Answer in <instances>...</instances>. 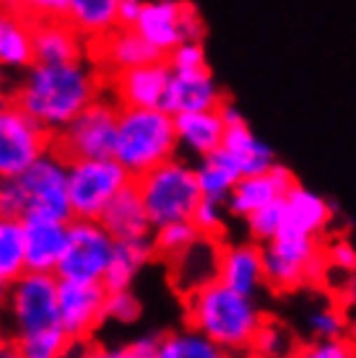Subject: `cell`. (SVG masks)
<instances>
[{
	"mask_svg": "<svg viewBox=\"0 0 356 358\" xmlns=\"http://www.w3.org/2000/svg\"><path fill=\"white\" fill-rule=\"evenodd\" d=\"M174 130H177L179 151L203 159L221 148L226 122L221 117V109H200V112L174 115Z\"/></svg>",
	"mask_w": 356,
	"mask_h": 358,
	"instance_id": "cell-22",
	"label": "cell"
},
{
	"mask_svg": "<svg viewBox=\"0 0 356 358\" xmlns=\"http://www.w3.org/2000/svg\"><path fill=\"white\" fill-rule=\"evenodd\" d=\"M336 208L328 197H322L315 189H307L302 185L286 192L284 197V229L281 231L307 234V236H320L333 221Z\"/></svg>",
	"mask_w": 356,
	"mask_h": 358,
	"instance_id": "cell-24",
	"label": "cell"
},
{
	"mask_svg": "<svg viewBox=\"0 0 356 358\" xmlns=\"http://www.w3.org/2000/svg\"><path fill=\"white\" fill-rule=\"evenodd\" d=\"M68 224L71 221H65V218L42 213H29L24 218L27 270L57 275V265H60L65 244H68Z\"/></svg>",
	"mask_w": 356,
	"mask_h": 358,
	"instance_id": "cell-16",
	"label": "cell"
},
{
	"mask_svg": "<svg viewBox=\"0 0 356 358\" xmlns=\"http://www.w3.org/2000/svg\"><path fill=\"white\" fill-rule=\"evenodd\" d=\"M322 252H325V268H328V273L325 275H330V273H336V275H346V273H354L356 270V247L348 239H330L325 247H322Z\"/></svg>",
	"mask_w": 356,
	"mask_h": 358,
	"instance_id": "cell-40",
	"label": "cell"
},
{
	"mask_svg": "<svg viewBox=\"0 0 356 358\" xmlns=\"http://www.w3.org/2000/svg\"><path fill=\"white\" fill-rule=\"evenodd\" d=\"M29 215L27 189L18 177L0 179V218H18L24 221Z\"/></svg>",
	"mask_w": 356,
	"mask_h": 358,
	"instance_id": "cell-39",
	"label": "cell"
},
{
	"mask_svg": "<svg viewBox=\"0 0 356 358\" xmlns=\"http://www.w3.org/2000/svg\"><path fill=\"white\" fill-rule=\"evenodd\" d=\"M294 185H299L294 171L276 162L268 171H263V174H247V177H242L234 185L232 192H229V197H226V208H229L232 215L245 221L247 215H252L260 208L271 206L276 200H284L286 192L294 187Z\"/></svg>",
	"mask_w": 356,
	"mask_h": 358,
	"instance_id": "cell-15",
	"label": "cell"
},
{
	"mask_svg": "<svg viewBox=\"0 0 356 358\" xmlns=\"http://www.w3.org/2000/svg\"><path fill=\"white\" fill-rule=\"evenodd\" d=\"M143 3H146V0H120V6H117L120 27H133L135 21H138V16H141Z\"/></svg>",
	"mask_w": 356,
	"mask_h": 358,
	"instance_id": "cell-46",
	"label": "cell"
},
{
	"mask_svg": "<svg viewBox=\"0 0 356 358\" xmlns=\"http://www.w3.org/2000/svg\"><path fill=\"white\" fill-rule=\"evenodd\" d=\"M221 148L229 153L234 159V164L240 166L242 177H247V174H263V171H268L276 164L273 148H271L266 141H260L258 135L249 130L247 122L226 127Z\"/></svg>",
	"mask_w": 356,
	"mask_h": 358,
	"instance_id": "cell-27",
	"label": "cell"
},
{
	"mask_svg": "<svg viewBox=\"0 0 356 358\" xmlns=\"http://www.w3.org/2000/svg\"><path fill=\"white\" fill-rule=\"evenodd\" d=\"M99 221L107 226V231L115 236L117 242L143 239V236L153 234V224L149 218V210H146V203H143L135 179L109 200V206L104 208V213L99 215Z\"/></svg>",
	"mask_w": 356,
	"mask_h": 358,
	"instance_id": "cell-21",
	"label": "cell"
},
{
	"mask_svg": "<svg viewBox=\"0 0 356 358\" xmlns=\"http://www.w3.org/2000/svg\"><path fill=\"white\" fill-rule=\"evenodd\" d=\"M57 286L60 278L55 273H34V270H27L21 278L8 283V304L3 317L8 324L11 341L60 324Z\"/></svg>",
	"mask_w": 356,
	"mask_h": 358,
	"instance_id": "cell-6",
	"label": "cell"
},
{
	"mask_svg": "<svg viewBox=\"0 0 356 358\" xmlns=\"http://www.w3.org/2000/svg\"><path fill=\"white\" fill-rule=\"evenodd\" d=\"M196 174L203 197H216V200H226L229 192L234 189V185L242 179L240 166L234 164V159L224 148L198 159Z\"/></svg>",
	"mask_w": 356,
	"mask_h": 358,
	"instance_id": "cell-29",
	"label": "cell"
},
{
	"mask_svg": "<svg viewBox=\"0 0 356 358\" xmlns=\"http://www.w3.org/2000/svg\"><path fill=\"white\" fill-rule=\"evenodd\" d=\"M24 3H27V0H0V8L24 10Z\"/></svg>",
	"mask_w": 356,
	"mask_h": 358,
	"instance_id": "cell-49",
	"label": "cell"
},
{
	"mask_svg": "<svg viewBox=\"0 0 356 358\" xmlns=\"http://www.w3.org/2000/svg\"><path fill=\"white\" fill-rule=\"evenodd\" d=\"M53 143L55 135L13 101L0 112V179L21 177Z\"/></svg>",
	"mask_w": 356,
	"mask_h": 358,
	"instance_id": "cell-10",
	"label": "cell"
},
{
	"mask_svg": "<svg viewBox=\"0 0 356 358\" xmlns=\"http://www.w3.org/2000/svg\"><path fill=\"white\" fill-rule=\"evenodd\" d=\"M32 27L34 18L24 10L0 8V65L21 71L34 63Z\"/></svg>",
	"mask_w": 356,
	"mask_h": 358,
	"instance_id": "cell-26",
	"label": "cell"
},
{
	"mask_svg": "<svg viewBox=\"0 0 356 358\" xmlns=\"http://www.w3.org/2000/svg\"><path fill=\"white\" fill-rule=\"evenodd\" d=\"M11 104H13V99H11L8 94H6V91H0V112H6V109H8Z\"/></svg>",
	"mask_w": 356,
	"mask_h": 358,
	"instance_id": "cell-51",
	"label": "cell"
},
{
	"mask_svg": "<svg viewBox=\"0 0 356 358\" xmlns=\"http://www.w3.org/2000/svg\"><path fill=\"white\" fill-rule=\"evenodd\" d=\"M117 239L99 218H71L68 244L57 265V278L65 280H102L109 268Z\"/></svg>",
	"mask_w": 356,
	"mask_h": 358,
	"instance_id": "cell-9",
	"label": "cell"
},
{
	"mask_svg": "<svg viewBox=\"0 0 356 358\" xmlns=\"http://www.w3.org/2000/svg\"><path fill=\"white\" fill-rule=\"evenodd\" d=\"M182 10L185 0H146L133 29L167 57L174 47L185 42Z\"/></svg>",
	"mask_w": 356,
	"mask_h": 358,
	"instance_id": "cell-20",
	"label": "cell"
},
{
	"mask_svg": "<svg viewBox=\"0 0 356 358\" xmlns=\"http://www.w3.org/2000/svg\"><path fill=\"white\" fill-rule=\"evenodd\" d=\"M167 63L172 65V71H200V68H208L203 42H182V45H177L167 55Z\"/></svg>",
	"mask_w": 356,
	"mask_h": 358,
	"instance_id": "cell-42",
	"label": "cell"
},
{
	"mask_svg": "<svg viewBox=\"0 0 356 358\" xmlns=\"http://www.w3.org/2000/svg\"><path fill=\"white\" fill-rule=\"evenodd\" d=\"M135 185L141 189L153 229L174 221H193L198 203L203 200L196 166H190L177 156L156 169L146 171L143 177L135 179Z\"/></svg>",
	"mask_w": 356,
	"mask_h": 358,
	"instance_id": "cell-4",
	"label": "cell"
},
{
	"mask_svg": "<svg viewBox=\"0 0 356 358\" xmlns=\"http://www.w3.org/2000/svg\"><path fill=\"white\" fill-rule=\"evenodd\" d=\"M0 358H24V356H21V353L13 348V343H11V345H6V348L0 350Z\"/></svg>",
	"mask_w": 356,
	"mask_h": 358,
	"instance_id": "cell-50",
	"label": "cell"
},
{
	"mask_svg": "<svg viewBox=\"0 0 356 358\" xmlns=\"http://www.w3.org/2000/svg\"><path fill=\"white\" fill-rule=\"evenodd\" d=\"M336 299H338L343 306H356V270L354 273H346V275L336 278Z\"/></svg>",
	"mask_w": 356,
	"mask_h": 358,
	"instance_id": "cell-45",
	"label": "cell"
},
{
	"mask_svg": "<svg viewBox=\"0 0 356 358\" xmlns=\"http://www.w3.org/2000/svg\"><path fill=\"white\" fill-rule=\"evenodd\" d=\"M27 273V236L24 221L0 218V280L13 283Z\"/></svg>",
	"mask_w": 356,
	"mask_h": 358,
	"instance_id": "cell-31",
	"label": "cell"
},
{
	"mask_svg": "<svg viewBox=\"0 0 356 358\" xmlns=\"http://www.w3.org/2000/svg\"><path fill=\"white\" fill-rule=\"evenodd\" d=\"M117 6H120V0H68L65 18L89 42H94V39H102L104 34L120 27Z\"/></svg>",
	"mask_w": 356,
	"mask_h": 358,
	"instance_id": "cell-28",
	"label": "cell"
},
{
	"mask_svg": "<svg viewBox=\"0 0 356 358\" xmlns=\"http://www.w3.org/2000/svg\"><path fill=\"white\" fill-rule=\"evenodd\" d=\"M224 91L214 81L208 68L200 71H172V81L164 99V109L172 115L219 109L224 104Z\"/></svg>",
	"mask_w": 356,
	"mask_h": 358,
	"instance_id": "cell-19",
	"label": "cell"
},
{
	"mask_svg": "<svg viewBox=\"0 0 356 358\" xmlns=\"http://www.w3.org/2000/svg\"><path fill=\"white\" fill-rule=\"evenodd\" d=\"M159 348V338L143 335L135 341H128L123 345H109V348L99 350V358H159L156 356Z\"/></svg>",
	"mask_w": 356,
	"mask_h": 358,
	"instance_id": "cell-41",
	"label": "cell"
},
{
	"mask_svg": "<svg viewBox=\"0 0 356 358\" xmlns=\"http://www.w3.org/2000/svg\"><path fill=\"white\" fill-rule=\"evenodd\" d=\"M11 343H13V348L24 358H65L76 345H78L68 332L62 330L60 324H57V327H50V330L32 332V335L16 338V341H11Z\"/></svg>",
	"mask_w": 356,
	"mask_h": 358,
	"instance_id": "cell-32",
	"label": "cell"
},
{
	"mask_svg": "<svg viewBox=\"0 0 356 358\" xmlns=\"http://www.w3.org/2000/svg\"><path fill=\"white\" fill-rule=\"evenodd\" d=\"M255 358H299V353H276V356H255Z\"/></svg>",
	"mask_w": 356,
	"mask_h": 358,
	"instance_id": "cell-52",
	"label": "cell"
},
{
	"mask_svg": "<svg viewBox=\"0 0 356 358\" xmlns=\"http://www.w3.org/2000/svg\"><path fill=\"white\" fill-rule=\"evenodd\" d=\"M224 358H252L247 353H224Z\"/></svg>",
	"mask_w": 356,
	"mask_h": 358,
	"instance_id": "cell-54",
	"label": "cell"
},
{
	"mask_svg": "<svg viewBox=\"0 0 356 358\" xmlns=\"http://www.w3.org/2000/svg\"><path fill=\"white\" fill-rule=\"evenodd\" d=\"M6 304H8V283L0 280V317H3V312H6Z\"/></svg>",
	"mask_w": 356,
	"mask_h": 358,
	"instance_id": "cell-48",
	"label": "cell"
},
{
	"mask_svg": "<svg viewBox=\"0 0 356 358\" xmlns=\"http://www.w3.org/2000/svg\"><path fill=\"white\" fill-rule=\"evenodd\" d=\"M226 350H221L208 335H203L196 327H179L159 338V358H224Z\"/></svg>",
	"mask_w": 356,
	"mask_h": 358,
	"instance_id": "cell-30",
	"label": "cell"
},
{
	"mask_svg": "<svg viewBox=\"0 0 356 358\" xmlns=\"http://www.w3.org/2000/svg\"><path fill=\"white\" fill-rule=\"evenodd\" d=\"M179 151L174 115L164 107H123L117 122L115 159L138 179L174 159Z\"/></svg>",
	"mask_w": 356,
	"mask_h": 358,
	"instance_id": "cell-3",
	"label": "cell"
},
{
	"mask_svg": "<svg viewBox=\"0 0 356 358\" xmlns=\"http://www.w3.org/2000/svg\"><path fill=\"white\" fill-rule=\"evenodd\" d=\"M292 335L286 327H281L278 322H263V327L255 335V343H252V353L255 356H276V353H292Z\"/></svg>",
	"mask_w": 356,
	"mask_h": 358,
	"instance_id": "cell-38",
	"label": "cell"
},
{
	"mask_svg": "<svg viewBox=\"0 0 356 358\" xmlns=\"http://www.w3.org/2000/svg\"><path fill=\"white\" fill-rule=\"evenodd\" d=\"M89 57L99 65L104 78H112L117 73L130 71L135 65L164 60V55L149 39H143L133 27H117L115 31L104 34L102 39H94Z\"/></svg>",
	"mask_w": 356,
	"mask_h": 358,
	"instance_id": "cell-14",
	"label": "cell"
},
{
	"mask_svg": "<svg viewBox=\"0 0 356 358\" xmlns=\"http://www.w3.org/2000/svg\"><path fill=\"white\" fill-rule=\"evenodd\" d=\"M21 185L29 197V213L55 215V218H73L71 189H68V159L57 148H50L39 156L24 174Z\"/></svg>",
	"mask_w": 356,
	"mask_h": 358,
	"instance_id": "cell-11",
	"label": "cell"
},
{
	"mask_svg": "<svg viewBox=\"0 0 356 358\" xmlns=\"http://www.w3.org/2000/svg\"><path fill=\"white\" fill-rule=\"evenodd\" d=\"M266 286L273 291H296L325 278V252L320 236L281 231L276 239L263 244Z\"/></svg>",
	"mask_w": 356,
	"mask_h": 358,
	"instance_id": "cell-5",
	"label": "cell"
},
{
	"mask_svg": "<svg viewBox=\"0 0 356 358\" xmlns=\"http://www.w3.org/2000/svg\"><path fill=\"white\" fill-rule=\"evenodd\" d=\"M307 332L312 341H333V338H346V317L343 309L336 304H317L312 306L304 317Z\"/></svg>",
	"mask_w": 356,
	"mask_h": 358,
	"instance_id": "cell-34",
	"label": "cell"
},
{
	"mask_svg": "<svg viewBox=\"0 0 356 358\" xmlns=\"http://www.w3.org/2000/svg\"><path fill=\"white\" fill-rule=\"evenodd\" d=\"M120 104L112 96L94 99L89 107L78 112L60 133H55V148L68 159H104L115 156Z\"/></svg>",
	"mask_w": 356,
	"mask_h": 358,
	"instance_id": "cell-7",
	"label": "cell"
},
{
	"mask_svg": "<svg viewBox=\"0 0 356 358\" xmlns=\"http://www.w3.org/2000/svg\"><path fill=\"white\" fill-rule=\"evenodd\" d=\"M143 304L133 288H120V291H107V306L104 317L107 322L115 324H135L141 320Z\"/></svg>",
	"mask_w": 356,
	"mask_h": 358,
	"instance_id": "cell-36",
	"label": "cell"
},
{
	"mask_svg": "<svg viewBox=\"0 0 356 358\" xmlns=\"http://www.w3.org/2000/svg\"><path fill=\"white\" fill-rule=\"evenodd\" d=\"M219 257L221 244L214 236H200L190 250H185L179 257L170 260L172 265V283L182 294H193L196 288L205 286L219 278Z\"/></svg>",
	"mask_w": 356,
	"mask_h": 358,
	"instance_id": "cell-23",
	"label": "cell"
},
{
	"mask_svg": "<svg viewBox=\"0 0 356 358\" xmlns=\"http://www.w3.org/2000/svg\"><path fill=\"white\" fill-rule=\"evenodd\" d=\"M65 358H99V350H94V348H78V345H76V348H73Z\"/></svg>",
	"mask_w": 356,
	"mask_h": 358,
	"instance_id": "cell-47",
	"label": "cell"
},
{
	"mask_svg": "<svg viewBox=\"0 0 356 358\" xmlns=\"http://www.w3.org/2000/svg\"><path fill=\"white\" fill-rule=\"evenodd\" d=\"M34 63H73L89 57V39L68 18H39L32 27Z\"/></svg>",
	"mask_w": 356,
	"mask_h": 358,
	"instance_id": "cell-18",
	"label": "cell"
},
{
	"mask_svg": "<svg viewBox=\"0 0 356 358\" xmlns=\"http://www.w3.org/2000/svg\"><path fill=\"white\" fill-rule=\"evenodd\" d=\"M185 322L208 335L226 353H247L266 314L258 296L240 294L221 280H211L185 296Z\"/></svg>",
	"mask_w": 356,
	"mask_h": 358,
	"instance_id": "cell-2",
	"label": "cell"
},
{
	"mask_svg": "<svg viewBox=\"0 0 356 358\" xmlns=\"http://www.w3.org/2000/svg\"><path fill=\"white\" fill-rule=\"evenodd\" d=\"M224 286L234 288L240 294L258 296L266 288V260H263V244L249 242L221 244L219 257V278Z\"/></svg>",
	"mask_w": 356,
	"mask_h": 358,
	"instance_id": "cell-17",
	"label": "cell"
},
{
	"mask_svg": "<svg viewBox=\"0 0 356 358\" xmlns=\"http://www.w3.org/2000/svg\"><path fill=\"white\" fill-rule=\"evenodd\" d=\"M6 345H8V335H6V330L0 327V350L6 348Z\"/></svg>",
	"mask_w": 356,
	"mask_h": 358,
	"instance_id": "cell-53",
	"label": "cell"
},
{
	"mask_svg": "<svg viewBox=\"0 0 356 358\" xmlns=\"http://www.w3.org/2000/svg\"><path fill=\"white\" fill-rule=\"evenodd\" d=\"M156 257V247H153V236H143V239H125L115 244L109 268L102 278V283L107 291H120V288H133L143 270L151 265Z\"/></svg>",
	"mask_w": 356,
	"mask_h": 358,
	"instance_id": "cell-25",
	"label": "cell"
},
{
	"mask_svg": "<svg viewBox=\"0 0 356 358\" xmlns=\"http://www.w3.org/2000/svg\"><path fill=\"white\" fill-rule=\"evenodd\" d=\"M172 81V65L164 60H153L146 65H135L107 78L109 96L120 107H164L167 89Z\"/></svg>",
	"mask_w": 356,
	"mask_h": 358,
	"instance_id": "cell-13",
	"label": "cell"
},
{
	"mask_svg": "<svg viewBox=\"0 0 356 358\" xmlns=\"http://www.w3.org/2000/svg\"><path fill=\"white\" fill-rule=\"evenodd\" d=\"M130 182H133L130 171L115 156L68 162L73 218H99L109 206V200Z\"/></svg>",
	"mask_w": 356,
	"mask_h": 358,
	"instance_id": "cell-8",
	"label": "cell"
},
{
	"mask_svg": "<svg viewBox=\"0 0 356 358\" xmlns=\"http://www.w3.org/2000/svg\"><path fill=\"white\" fill-rule=\"evenodd\" d=\"M107 288L102 280H65L57 286V309H60V327L76 343L89 341L91 335L107 322Z\"/></svg>",
	"mask_w": 356,
	"mask_h": 358,
	"instance_id": "cell-12",
	"label": "cell"
},
{
	"mask_svg": "<svg viewBox=\"0 0 356 358\" xmlns=\"http://www.w3.org/2000/svg\"><path fill=\"white\" fill-rule=\"evenodd\" d=\"M299 358H356V348L346 338L312 341L299 350Z\"/></svg>",
	"mask_w": 356,
	"mask_h": 358,
	"instance_id": "cell-43",
	"label": "cell"
},
{
	"mask_svg": "<svg viewBox=\"0 0 356 358\" xmlns=\"http://www.w3.org/2000/svg\"><path fill=\"white\" fill-rule=\"evenodd\" d=\"M284 200H276V203H271V206L260 208L255 210L252 215L245 218V224H247V231L249 236L255 239V242L266 244L271 239H276L281 229H284Z\"/></svg>",
	"mask_w": 356,
	"mask_h": 358,
	"instance_id": "cell-35",
	"label": "cell"
},
{
	"mask_svg": "<svg viewBox=\"0 0 356 358\" xmlns=\"http://www.w3.org/2000/svg\"><path fill=\"white\" fill-rule=\"evenodd\" d=\"M151 236H153L156 255L164 257V260H174V257H179L185 250H190L203 234L198 231V226L193 224V221H174V224L153 229Z\"/></svg>",
	"mask_w": 356,
	"mask_h": 358,
	"instance_id": "cell-33",
	"label": "cell"
},
{
	"mask_svg": "<svg viewBox=\"0 0 356 358\" xmlns=\"http://www.w3.org/2000/svg\"><path fill=\"white\" fill-rule=\"evenodd\" d=\"M229 208H226V200H216V197H203L198 203L196 213H193V224L198 226V231L203 236H214L219 239L226 229V218H229Z\"/></svg>",
	"mask_w": 356,
	"mask_h": 358,
	"instance_id": "cell-37",
	"label": "cell"
},
{
	"mask_svg": "<svg viewBox=\"0 0 356 358\" xmlns=\"http://www.w3.org/2000/svg\"><path fill=\"white\" fill-rule=\"evenodd\" d=\"M65 3L68 0H27L24 13L32 16L34 21H39V18H65Z\"/></svg>",
	"mask_w": 356,
	"mask_h": 358,
	"instance_id": "cell-44",
	"label": "cell"
},
{
	"mask_svg": "<svg viewBox=\"0 0 356 358\" xmlns=\"http://www.w3.org/2000/svg\"><path fill=\"white\" fill-rule=\"evenodd\" d=\"M104 83V73L91 57L73 63H32L18 83L13 101L55 135L102 96Z\"/></svg>",
	"mask_w": 356,
	"mask_h": 358,
	"instance_id": "cell-1",
	"label": "cell"
}]
</instances>
